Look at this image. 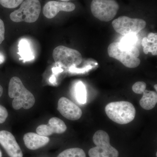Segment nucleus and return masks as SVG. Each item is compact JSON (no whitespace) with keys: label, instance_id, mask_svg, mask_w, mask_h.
Segmentation results:
<instances>
[{"label":"nucleus","instance_id":"nucleus-2","mask_svg":"<svg viewBox=\"0 0 157 157\" xmlns=\"http://www.w3.org/2000/svg\"><path fill=\"white\" fill-rule=\"evenodd\" d=\"M105 110L110 120L120 124L131 122L134 120L136 114L134 105L128 101L111 102L106 105Z\"/></svg>","mask_w":157,"mask_h":157},{"label":"nucleus","instance_id":"nucleus-22","mask_svg":"<svg viewBox=\"0 0 157 157\" xmlns=\"http://www.w3.org/2000/svg\"><path fill=\"white\" fill-rule=\"evenodd\" d=\"M5 28L4 22L0 19V44L5 40Z\"/></svg>","mask_w":157,"mask_h":157},{"label":"nucleus","instance_id":"nucleus-5","mask_svg":"<svg viewBox=\"0 0 157 157\" xmlns=\"http://www.w3.org/2000/svg\"><path fill=\"white\" fill-rule=\"evenodd\" d=\"M96 147L89 151L90 157H118L119 152L110 144V138L107 132L98 130L93 137Z\"/></svg>","mask_w":157,"mask_h":157},{"label":"nucleus","instance_id":"nucleus-27","mask_svg":"<svg viewBox=\"0 0 157 157\" xmlns=\"http://www.w3.org/2000/svg\"><path fill=\"white\" fill-rule=\"evenodd\" d=\"M157 84L155 85L154 87H155V90H156V91L157 90Z\"/></svg>","mask_w":157,"mask_h":157},{"label":"nucleus","instance_id":"nucleus-14","mask_svg":"<svg viewBox=\"0 0 157 157\" xmlns=\"http://www.w3.org/2000/svg\"><path fill=\"white\" fill-rule=\"evenodd\" d=\"M140 101V105L143 109L150 110L154 108L157 103V94L155 92L145 90Z\"/></svg>","mask_w":157,"mask_h":157},{"label":"nucleus","instance_id":"nucleus-29","mask_svg":"<svg viewBox=\"0 0 157 157\" xmlns=\"http://www.w3.org/2000/svg\"><path fill=\"white\" fill-rule=\"evenodd\" d=\"M60 1H62V2H68V1H70V0H60Z\"/></svg>","mask_w":157,"mask_h":157},{"label":"nucleus","instance_id":"nucleus-15","mask_svg":"<svg viewBox=\"0 0 157 157\" xmlns=\"http://www.w3.org/2000/svg\"><path fill=\"white\" fill-rule=\"evenodd\" d=\"M18 54L25 62L33 59L34 56L31 50L29 42L25 39H21L18 45Z\"/></svg>","mask_w":157,"mask_h":157},{"label":"nucleus","instance_id":"nucleus-19","mask_svg":"<svg viewBox=\"0 0 157 157\" xmlns=\"http://www.w3.org/2000/svg\"><path fill=\"white\" fill-rule=\"evenodd\" d=\"M24 0H0V4L7 9H14L19 6Z\"/></svg>","mask_w":157,"mask_h":157},{"label":"nucleus","instance_id":"nucleus-20","mask_svg":"<svg viewBox=\"0 0 157 157\" xmlns=\"http://www.w3.org/2000/svg\"><path fill=\"white\" fill-rule=\"evenodd\" d=\"M146 84L144 82H137L133 85L132 89L137 94H142L146 90Z\"/></svg>","mask_w":157,"mask_h":157},{"label":"nucleus","instance_id":"nucleus-18","mask_svg":"<svg viewBox=\"0 0 157 157\" xmlns=\"http://www.w3.org/2000/svg\"><path fill=\"white\" fill-rule=\"evenodd\" d=\"M137 41V38L136 35L132 34L125 36L124 37L121 39L120 42H119L123 46L130 47L135 46Z\"/></svg>","mask_w":157,"mask_h":157},{"label":"nucleus","instance_id":"nucleus-1","mask_svg":"<svg viewBox=\"0 0 157 157\" xmlns=\"http://www.w3.org/2000/svg\"><path fill=\"white\" fill-rule=\"evenodd\" d=\"M9 97L14 98L12 101V107L14 109H29L34 106L35 103L33 95L27 89L21 80L17 76L12 77L9 82Z\"/></svg>","mask_w":157,"mask_h":157},{"label":"nucleus","instance_id":"nucleus-21","mask_svg":"<svg viewBox=\"0 0 157 157\" xmlns=\"http://www.w3.org/2000/svg\"><path fill=\"white\" fill-rule=\"evenodd\" d=\"M8 112L6 107L0 105V124L4 123L8 117Z\"/></svg>","mask_w":157,"mask_h":157},{"label":"nucleus","instance_id":"nucleus-24","mask_svg":"<svg viewBox=\"0 0 157 157\" xmlns=\"http://www.w3.org/2000/svg\"><path fill=\"white\" fill-rule=\"evenodd\" d=\"M5 58L2 52H0V64L2 63L3 62L5 61Z\"/></svg>","mask_w":157,"mask_h":157},{"label":"nucleus","instance_id":"nucleus-12","mask_svg":"<svg viewBox=\"0 0 157 157\" xmlns=\"http://www.w3.org/2000/svg\"><path fill=\"white\" fill-rule=\"evenodd\" d=\"M67 129V126L63 121L54 117L49 119L48 124L40 125L37 127L36 131L39 135L47 137L53 134H63Z\"/></svg>","mask_w":157,"mask_h":157},{"label":"nucleus","instance_id":"nucleus-10","mask_svg":"<svg viewBox=\"0 0 157 157\" xmlns=\"http://www.w3.org/2000/svg\"><path fill=\"white\" fill-rule=\"evenodd\" d=\"M57 109L64 117L70 120H77L82 115L81 109L65 97H62L59 99Z\"/></svg>","mask_w":157,"mask_h":157},{"label":"nucleus","instance_id":"nucleus-8","mask_svg":"<svg viewBox=\"0 0 157 157\" xmlns=\"http://www.w3.org/2000/svg\"><path fill=\"white\" fill-rule=\"evenodd\" d=\"M113 27L118 33L123 36L136 35L145 27V21L139 18L121 16L112 21Z\"/></svg>","mask_w":157,"mask_h":157},{"label":"nucleus","instance_id":"nucleus-3","mask_svg":"<svg viewBox=\"0 0 157 157\" xmlns=\"http://www.w3.org/2000/svg\"><path fill=\"white\" fill-rule=\"evenodd\" d=\"M107 52L109 57L119 61L127 67L135 68L140 64L138 58L140 52L135 46L125 49L121 48L119 42H113L108 46Z\"/></svg>","mask_w":157,"mask_h":157},{"label":"nucleus","instance_id":"nucleus-7","mask_svg":"<svg viewBox=\"0 0 157 157\" xmlns=\"http://www.w3.org/2000/svg\"><path fill=\"white\" fill-rule=\"evenodd\" d=\"M90 7L95 17L106 22L113 19L119 9L115 0H93Z\"/></svg>","mask_w":157,"mask_h":157},{"label":"nucleus","instance_id":"nucleus-16","mask_svg":"<svg viewBox=\"0 0 157 157\" xmlns=\"http://www.w3.org/2000/svg\"><path fill=\"white\" fill-rule=\"evenodd\" d=\"M76 100L80 104H84L86 102V91L84 84L81 81L78 82L75 87Z\"/></svg>","mask_w":157,"mask_h":157},{"label":"nucleus","instance_id":"nucleus-6","mask_svg":"<svg viewBox=\"0 0 157 157\" xmlns=\"http://www.w3.org/2000/svg\"><path fill=\"white\" fill-rule=\"evenodd\" d=\"M55 61L66 68L76 67L82 61V56L78 51L63 45L57 46L52 53Z\"/></svg>","mask_w":157,"mask_h":157},{"label":"nucleus","instance_id":"nucleus-13","mask_svg":"<svg viewBox=\"0 0 157 157\" xmlns=\"http://www.w3.org/2000/svg\"><path fill=\"white\" fill-rule=\"evenodd\" d=\"M23 140L25 146L31 150H36L48 144L50 139L46 136L29 132L24 135Z\"/></svg>","mask_w":157,"mask_h":157},{"label":"nucleus","instance_id":"nucleus-4","mask_svg":"<svg viewBox=\"0 0 157 157\" xmlns=\"http://www.w3.org/2000/svg\"><path fill=\"white\" fill-rule=\"evenodd\" d=\"M17 10L11 12L10 19L15 22L33 23L39 18L41 11L39 0H24Z\"/></svg>","mask_w":157,"mask_h":157},{"label":"nucleus","instance_id":"nucleus-26","mask_svg":"<svg viewBox=\"0 0 157 157\" xmlns=\"http://www.w3.org/2000/svg\"><path fill=\"white\" fill-rule=\"evenodd\" d=\"M50 81L51 82H52V83H53L55 81V78L54 76H52L51 77V78H50Z\"/></svg>","mask_w":157,"mask_h":157},{"label":"nucleus","instance_id":"nucleus-17","mask_svg":"<svg viewBox=\"0 0 157 157\" xmlns=\"http://www.w3.org/2000/svg\"><path fill=\"white\" fill-rule=\"evenodd\" d=\"M57 157H86V155L82 149L73 147L65 150Z\"/></svg>","mask_w":157,"mask_h":157},{"label":"nucleus","instance_id":"nucleus-25","mask_svg":"<svg viewBox=\"0 0 157 157\" xmlns=\"http://www.w3.org/2000/svg\"><path fill=\"white\" fill-rule=\"evenodd\" d=\"M3 93V88L2 86L0 85V98L2 95Z\"/></svg>","mask_w":157,"mask_h":157},{"label":"nucleus","instance_id":"nucleus-28","mask_svg":"<svg viewBox=\"0 0 157 157\" xmlns=\"http://www.w3.org/2000/svg\"><path fill=\"white\" fill-rule=\"evenodd\" d=\"M2 157V152L1 151V150H0V157Z\"/></svg>","mask_w":157,"mask_h":157},{"label":"nucleus","instance_id":"nucleus-23","mask_svg":"<svg viewBox=\"0 0 157 157\" xmlns=\"http://www.w3.org/2000/svg\"><path fill=\"white\" fill-rule=\"evenodd\" d=\"M147 40L149 43H157V33H150L147 36Z\"/></svg>","mask_w":157,"mask_h":157},{"label":"nucleus","instance_id":"nucleus-11","mask_svg":"<svg viewBox=\"0 0 157 157\" xmlns=\"http://www.w3.org/2000/svg\"><path fill=\"white\" fill-rule=\"evenodd\" d=\"M75 9L76 6L73 3L49 1L43 7V14L46 18L51 19L56 17L59 11L71 12Z\"/></svg>","mask_w":157,"mask_h":157},{"label":"nucleus","instance_id":"nucleus-9","mask_svg":"<svg viewBox=\"0 0 157 157\" xmlns=\"http://www.w3.org/2000/svg\"><path fill=\"white\" fill-rule=\"evenodd\" d=\"M0 144L10 157H23L21 149L11 132L0 131Z\"/></svg>","mask_w":157,"mask_h":157}]
</instances>
